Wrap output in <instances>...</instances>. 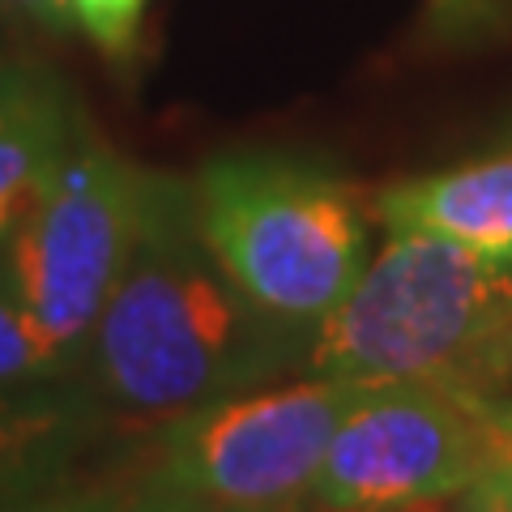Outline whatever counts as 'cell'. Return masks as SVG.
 <instances>
[{
  "label": "cell",
  "mask_w": 512,
  "mask_h": 512,
  "mask_svg": "<svg viewBox=\"0 0 512 512\" xmlns=\"http://www.w3.org/2000/svg\"><path fill=\"white\" fill-rule=\"evenodd\" d=\"M312 329L265 316L205 248L192 188L150 175L133 256L90 333L82 372L103 406L167 423L308 363Z\"/></svg>",
  "instance_id": "obj_1"
},
{
  "label": "cell",
  "mask_w": 512,
  "mask_h": 512,
  "mask_svg": "<svg viewBox=\"0 0 512 512\" xmlns=\"http://www.w3.org/2000/svg\"><path fill=\"white\" fill-rule=\"evenodd\" d=\"M308 367L350 384L495 393L512 376V261L431 231H389L312 333Z\"/></svg>",
  "instance_id": "obj_2"
},
{
  "label": "cell",
  "mask_w": 512,
  "mask_h": 512,
  "mask_svg": "<svg viewBox=\"0 0 512 512\" xmlns=\"http://www.w3.org/2000/svg\"><path fill=\"white\" fill-rule=\"evenodd\" d=\"M192 210L227 278L295 329L316 333L372 256L355 184L295 154L214 158L192 180Z\"/></svg>",
  "instance_id": "obj_3"
},
{
  "label": "cell",
  "mask_w": 512,
  "mask_h": 512,
  "mask_svg": "<svg viewBox=\"0 0 512 512\" xmlns=\"http://www.w3.org/2000/svg\"><path fill=\"white\" fill-rule=\"evenodd\" d=\"M150 171L103 137L73 133L22 222L0 244V269L52 350L82 372L90 333L133 256Z\"/></svg>",
  "instance_id": "obj_4"
},
{
  "label": "cell",
  "mask_w": 512,
  "mask_h": 512,
  "mask_svg": "<svg viewBox=\"0 0 512 512\" xmlns=\"http://www.w3.org/2000/svg\"><path fill=\"white\" fill-rule=\"evenodd\" d=\"M512 474V402L448 384H372L342 414L312 500L325 512H397Z\"/></svg>",
  "instance_id": "obj_5"
},
{
  "label": "cell",
  "mask_w": 512,
  "mask_h": 512,
  "mask_svg": "<svg viewBox=\"0 0 512 512\" xmlns=\"http://www.w3.org/2000/svg\"><path fill=\"white\" fill-rule=\"evenodd\" d=\"M363 384L303 376L201 402L158 431L150 470L218 512L286 508L312 495L325 448Z\"/></svg>",
  "instance_id": "obj_6"
},
{
  "label": "cell",
  "mask_w": 512,
  "mask_h": 512,
  "mask_svg": "<svg viewBox=\"0 0 512 512\" xmlns=\"http://www.w3.org/2000/svg\"><path fill=\"white\" fill-rule=\"evenodd\" d=\"M376 214L384 231H431L512 261V150L384 188Z\"/></svg>",
  "instance_id": "obj_7"
},
{
  "label": "cell",
  "mask_w": 512,
  "mask_h": 512,
  "mask_svg": "<svg viewBox=\"0 0 512 512\" xmlns=\"http://www.w3.org/2000/svg\"><path fill=\"white\" fill-rule=\"evenodd\" d=\"M103 410L77 380L0 389V504L69 470Z\"/></svg>",
  "instance_id": "obj_8"
},
{
  "label": "cell",
  "mask_w": 512,
  "mask_h": 512,
  "mask_svg": "<svg viewBox=\"0 0 512 512\" xmlns=\"http://www.w3.org/2000/svg\"><path fill=\"white\" fill-rule=\"evenodd\" d=\"M73 124L52 90H35L30 99L0 120V244L22 222L43 180L60 163Z\"/></svg>",
  "instance_id": "obj_9"
},
{
  "label": "cell",
  "mask_w": 512,
  "mask_h": 512,
  "mask_svg": "<svg viewBox=\"0 0 512 512\" xmlns=\"http://www.w3.org/2000/svg\"><path fill=\"white\" fill-rule=\"evenodd\" d=\"M60 380H77V372L39 333V325L13 295L5 269H0V389H30V384Z\"/></svg>",
  "instance_id": "obj_10"
},
{
  "label": "cell",
  "mask_w": 512,
  "mask_h": 512,
  "mask_svg": "<svg viewBox=\"0 0 512 512\" xmlns=\"http://www.w3.org/2000/svg\"><path fill=\"white\" fill-rule=\"evenodd\" d=\"M128 474H77L73 466L0 504V512H111Z\"/></svg>",
  "instance_id": "obj_11"
},
{
  "label": "cell",
  "mask_w": 512,
  "mask_h": 512,
  "mask_svg": "<svg viewBox=\"0 0 512 512\" xmlns=\"http://www.w3.org/2000/svg\"><path fill=\"white\" fill-rule=\"evenodd\" d=\"M73 22L103 47L107 56H128L146 18V0H69Z\"/></svg>",
  "instance_id": "obj_12"
},
{
  "label": "cell",
  "mask_w": 512,
  "mask_h": 512,
  "mask_svg": "<svg viewBox=\"0 0 512 512\" xmlns=\"http://www.w3.org/2000/svg\"><path fill=\"white\" fill-rule=\"evenodd\" d=\"M111 512H218L210 508L205 500H197V495L180 491L175 483H167L158 470H141V474H128V483L120 491V500Z\"/></svg>",
  "instance_id": "obj_13"
},
{
  "label": "cell",
  "mask_w": 512,
  "mask_h": 512,
  "mask_svg": "<svg viewBox=\"0 0 512 512\" xmlns=\"http://www.w3.org/2000/svg\"><path fill=\"white\" fill-rule=\"evenodd\" d=\"M483 512H512V474H491L474 487Z\"/></svg>",
  "instance_id": "obj_14"
},
{
  "label": "cell",
  "mask_w": 512,
  "mask_h": 512,
  "mask_svg": "<svg viewBox=\"0 0 512 512\" xmlns=\"http://www.w3.org/2000/svg\"><path fill=\"white\" fill-rule=\"evenodd\" d=\"M35 90H39V82H30L26 73H0V120L13 116Z\"/></svg>",
  "instance_id": "obj_15"
},
{
  "label": "cell",
  "mask_w": 512,
  "mask_h": 512,
  "mask_svg": "<svg viewBox=\"0 0 512 512\" xmlns=\"http://www.w3.org/2000/svg\"><path fill=\"white\" fill-rule=\"evenodd\" d=\"M9 5H18V9H26V13H30V18L52 22V26H69V22H73L69 0H9Z\"/></svg>",
  "instance_id": "obj_16"
},
{
  "label": "cell",
  "mask_w": 512,
  "mask_h": 512,
  "mask_svg": "<svg viewBox=\"0 0 512 512\" xmlns=\"http://www.w3.org/2000/svg\"><path fill=\"white\" fill-rule=\"evenodd\" d=\"M397 512H483V508H478V495L470 487V491L440 495V500H423V504H410V508H397Z\"/></svg>",
  "instance_id": "obj_17"
},
{
  "label": "cell",
  "mask_w": 512,
  "mask_h": 512,
  "mask_svg": "<svg viewBox=\"0 0 512 512\" xmlns=\"http://www.w3.org/2000/svg\"><path fill=\"white\" fill-rule=\"evenodd\" d=\"M444 13H453V18H478L483 13V0H436Z\"/></svg>",
  "instance_id": "obj_18"
},
{
  "label": "cell",
  "mask_w": 512,
  "mask_h": 512,
  "mask_svg": "<svg viewBox=\"0 0 512 512\" xmlns=\"http://www.w3.org/2000/svg\"><path fill=\"white\" fill-rule=\"evenodd\" d=\"M231 512H282V508H231Z\"/></svg>",
  "instance_id": "obj_19"
}]
</instances>
